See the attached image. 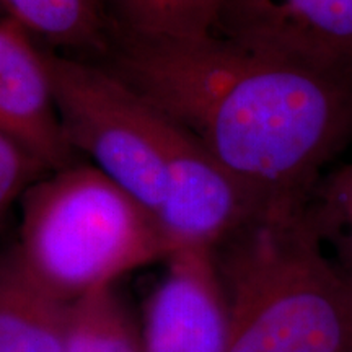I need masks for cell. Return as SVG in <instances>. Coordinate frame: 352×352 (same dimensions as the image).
<instances>
[{"mask_svg": "<svg viewBox=\"0 0 352 352\" xmlns=\"http://www.w3.org/2000/svg\"><path fill=\"white\" fill-rule=\"evenodd\" d=\"M195 135L270 214L307 208L352 142V88L210 33L113 36L101 60Z\"/></svg>", "mask_w": 352, "mask_h": 352, "instance_id": "obj_1", "label": "cell"}, {"mask_svg": "<svg viewBox=\"0 0 352 352\" xmlns=\"http://www.w3.org/2000/svg\"><path fill=\"white\" fill-rule=\"evenodd\" d=\"M171 122L165 192L155 215L171 254L214 252L233 233L271 215L264 202L186 129Z\"/></svg>", "mask_w": 352, "mask_h": 352, "instance_id": "obj_6", "label": "cell"}, {"mask_svg": "<svg viewBox=\"0 0 352 352\" xmlns=\"http://www.w3.org/2000/svg\"><path fill=\"white\" fill-rule=\"evenodd\" d=\"M70 302L46 289L19 256L0 252V352H64Z\"/></svg>", "mask_w": 352, "mask_h": 352, "instance_id": "obj_8", "label": "cell"}, {"mask_svg": "<svg viewBox=\"0 0 352 352\" xmlns=\"http://www.w3.org/2000/svg\"><path fill=\"white\" fill-rule=\"evenodd\" d=\"M0 131L50 171L78 162L59 121L46 47L8 16L0 19Z\"/></svg>", "mask_w": 352, "mask_h": 352, "instance_id": "obj_7", "label": "cell"}, {"mask_svg": "<svg viewBox=\"0 0 352 352\" xmlns=\"http://www.w3.org/2000/svg\"><path fill=\"white\" fill-rule=\"evenodd\" d=\"M20 206L19 256L65 302L171 256L155 215L87 162L44 175Z\"/></svg>", "mask_w": 352, "mask_h": 352, "instance_id": "obj_3", "label": "cell"}, {"mask_svg": "<svg viewBox=\"0 0 352 352\" xmlns=\"http://www.w3.org/2000/svg\"><path fill=\"white\" fill-rule=\"evenodd\" d=\"M308 214L336 261L352 274V164L324 171L308 201Z\"/></svg>", "mask_w": 352, "mask_h": 352, "instance_id": "obj_12", "label": "cell"}, {"mask_svg": "<svg viewBox=\"0 0 352 352\" xmlns=\"http://www.w3.org/2000/svg\"><path fill=\"white\" fill-rule=\"evenodd\" d=\"M65 140L153 215L164 201L171 122L98 60L46 50Z\"/></svg>", "mask_w": 352, "mask_h": 352, "instance_id": "obj_4", "label": "cell"}, {"mask_svg": "<svg viewBox=\"0 0 352 352\" xmlns=\"http://www.w3.org/2000/svg\"><path fill=\"white\" fill-rule=\"evenodd\" d=\"M226 352H352V274L308 209L264 215L212 252Z\"/></svg>", "mask_w": 352, "mask_h": 352, "instance_id": "obj_2", "label": "cell"}, {"mask_svg": "<svg viewBox=\"0 0 352 352\" xmlns=\"http://www.w3.org/2000/svg\"><path fill=\"white\" fill-rule=\"evenodd\" d=\"M192 352H226V338L215 336L202 341L197 344Z\"/></svg>", "mask_w": 352, "mask_h": 352, "instance_id": "obj_14", "label": "cell"}, {"mask_svg": "<svg viewBox=\"0 0 352 352\" xmlns=\"http://www.w3.org/2000/svg\"><path fill=\"white\" fill-rule=\"evenodd\" d=\"M64 352H144L142 324L114 285L70 303Z\"/></svg>", "mask_w": 352, "mask_h": 352, "instance_id": "obj_11", "label": "cell"}, {"mask_svg": "<svg viewBox=\"0 0 352 352\" xmlns=\"http://www.w3.org/2000/svg\"><path fill=\"white\" fill-rule=\"evenodd\" d=\"M214 33L352 88V0H220Z\"/></svg>", "mask_w": 352, "mask_h": 352, "instance_id": "obj_5", "label": "cell"}, {"mask_svg": "<svg viewBox=\"0 0 352 352\" xmlns=\"http://www.w3.org/2000/svg\"><path fill=\"white\" fill-rule=\"evenodd\" d=\"M113 36L199 38L214 33L220 0H100Z\"/></svg>", "mask_w": 352, "mask_h": 352, "instance_id": "obj_10", "label": "cell"}, {"mask_svg": "<svg viewBox=\"0 0 352 352\" xmlns=\"http://www.w3.org/2000/svg\"><path fill=\"white\" fill-rule=\"evenodd\" d=\"M50 173L41 160L0 131V222L39 178Z\"/></svg>", "mask_w": 352, "mask_h": 352, "instance_id": "obj_13", "label": "cell"}, {"mask_svg": "<svg viewBox=\"0 0 352 352\" xmlns=\"http://www.w3.org/2000/svg\"><path fill=\"white\" fill-rule=\"evenodd\" d=\"M0 10L57 54L101 60L111 44L100 0H0Z\"/></svg>", "mask_w": 352, "mask_h": 352, "instance_id": "obj_9", "label": "cell"}]
</instances>
